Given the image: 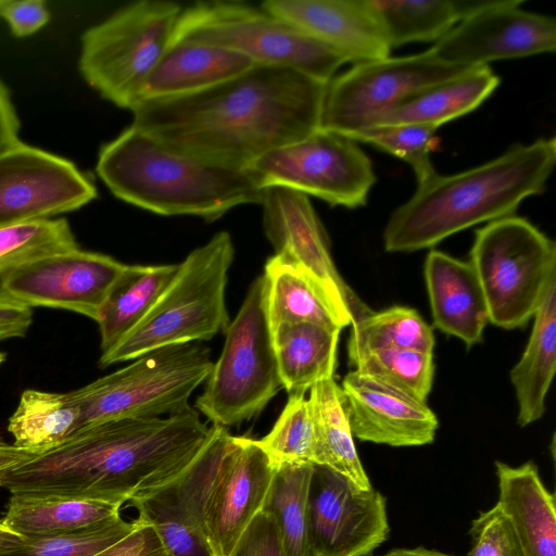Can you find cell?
<instances>
[{"instance_id":"cell-1","label":"cell","mask_w":556,"mask_h":556,"mask_svg":"<svg viewBox=\"0 0 556 556\" xmlns=\"http://www.w3.org/2000/svg\"><path fill=\"white\" fill-rule=\"evenodd\" d=\"M326 88L295 70L255 64L197 93L141 101L131 125L182 154L248 169L266 152L320 128Z\"/></svg>"},{"instance_id":"cell-2","label":"cell","mask_w":556,"mask_h":556,"mask_svg":"<svg viewBox=\"0 0 556 556\" xmlns=\"http://www.w3.org/2000/svg\"><path fill=\"white\" fill-rule=\"evenodd\" d=\"M208 434L191 406L165 417L100 422L10 471L1 486L11 494L74 495L123 506L178 476Z\"/></svg>"},{"instance_id":"cell-3","label":"cell","mask_w":556,"mask_h":556,"mask_svg":"<svg viewBox=\"0 0 556 556\" xmlns=\"http://www.w3.org/2000/svg\"><path fill=\"white\" fill-rule=\"evenodd\" d=\"M556 162V140L514 144L500 156L453 174L417 182L414 194L391 214L383 245L391 253L429 249L480 223L514 215L542 193Z\"/></svg>"},{"instance_id":"cell-4","label":"cell","mask_w":556,"mask_h":556,"mask_svg":"<svg viewBox=\"0 0 556 556\" xmlns=\"http://www.w3.org/2000/svg\"><path fill=\"white\" fill-rule=\"evenodd\" d=\"M96 170L110 191L129 204L210 222L238 205L260 204L264 190L248 169L182 154L132 125L101 148Z\"/></svg>"},{"instance_id":"cell-5","label":"cell","mask_w":556,"mask_h":556,"mask_svg":"<svg viewBox=\"0 0 556 556\" xmlns=\"http://www.w3.org/2000/svg\"><path fill=\"white\" fill-rule=\"evenodd\" d=\"M233 255L227 231L191 251L140 323L102 353L100 366L132 361L165 346L206 341L224 332L230 323L225 290Z\"/></svg>"},{"instance_id":"cell-6","label":"cell","mask_w":556,"mask_h":556,"mask_svg":"<svg viewBox=\"0 0 556 556\" xmlns=\"http://www.w3.org/2000/svg\"><path fill=\"white\" fill-rule=\"evenodd\" d=\"M180 41L231 50L256 64L292 68L326 84L348 63L291 23L238 1H201L182 9L170 43Z\"/></svg>"},{"instance_id":"cell-7","label":"cell","mask_w":556,"mask_h":556,"mask_svg":"<svg viewBox=\"0 0 556 556\" xmlns=\"http://www.w3.org/2000/svg\"><path fill=\"white\" fill-rule=\"evenodd\" d=\"M225 344L197 399V410L213 425L230 427L258 415L282 388L267 306V281L255 278Z\"/></svg>"},{"instance_id":"cell-8","label":"cell","mask_w":556,"mask_h":556,"mask_svg":"<svg viewBox=\"0 0 556 556\" xmlns=\"http://www.w3.org/2000/svg\"><path fill=\"white\" fill-rule=\"evenodd\" d=\"M212 367L210 350L197 342L146 353L71 392L79 410V430L109 420L179 413L189 407L191 394Z\"/></svg>"},{"instance_id":"cell-9","label":"cell","mask_w":556,"mask_h":556,"mask_svg":"<svg viewBox=\"0 0 556 556\" xmlns=\"http://www.w3.org/2000/svg\"><path fill=\"white\" fill-rule=\"evenodd\" d=\"M471 267L480 282L489 321L525 327L556 280V244L528 219L509 215L476 230Z\"/></svg>"},{"instance_id":"cell-10","label":"cell","mask_w":556,"mask_h":556,"mask_svg":"<svg viewBox=\"0 0 556 556\" xmlns=\"http://www.w3.org/2000/svg\"><path fill=\"white\" fill-rule=\"evenodd\" d=\"M181 10L175 2L142 0L88 28L79 56L85 80L104 99L132 111L170 43Z\"/></svg>"},{"instance_id":"cell-11","label":"cell","mask_w":556,"mask_h":556,"mask_svg":"<svg viewBox=\"0 0 556 556\" xmlns=\"http://www.w3.org/2000/svg\"><path fill=\"white\" fill-rule=\"evenodd\" d=\"M248 170L262 188L286 187L348 208L365 205L376 182L357 142L323 128L266 152Z\"/></svg>"},{"instance_id":"cell-12","label":"cell","mask_w":556,"mask_h":556,"mask_svg":"<svg viewBox=\"0 0 556 556\" xmlns=\"http://www.w3.org/2000/svg\"><path fill=\"white\" fill-rule=\"evenodd\" d=\"M475 68L446 62L431 49L354 64L327 84L320 128L350 137L396 103Z\"/></svg>"},{"instance_id":"cell-13","label":"cell","mask_w":556,"mask_h":556,"mask_svg":"<svg viewBox=\"0 0 556 556\" xmlns=\"http://www.w3.org/2000/svg\"><path fill=\"white\" fill-rule=\"evenodd\" d=\"M260 204L275 254L309 278L343 328L370 311L338 271L324 226L306 194L270 186L264 188Z\"/></svg>"},{"instance_id":"cell-14","label":"cell","mask_w":556,"mask_h":556,"mask_svg":"<svg viewBox=\"0 0 556 556\" xmlns=\"http://www.w3.org/2000/svg\"><path fill=\"white\" fill-rule=\"evenodd\" d=\"M389 531L380 492L361 489L331 468L314 465L307 504L311 556H368Z\"/></svg>"},{"instance_id":"cell-15","label":"cell","mask_w":556,"mask_h":556,"mask_svg":"<svg viewBox=\"0 0 556 556\" xmlns=\"http://www.w3.org/2000/svg\"><path fill=\"white\" fill-rule=\"evenodd\" d=\"M232 435L213 425L190 464L157 490L129 502L137 519L151 526L169 556H215L204 532L211 486Z\"/></svg>"},{"instance_id":"cell-16","label":"cell","mask_w":556,"mask_h":556,"mask_svg":"<svg viewBox=\"0 0 556 556\" xmlns=\"http://www.w3.org/2000/svg\"><path fill=\"white\" fill-rule=\"evenodd\" d=\"M97 197L71 161L18 142L0 152V227L77 210Z\"/></svg>"},{"instance_id":"cell-17","label":"cell","mask_w":556,"mask_h":556,"mask_svg":"<svg viewBox=\"0 0 556 556\" xmlns=\"http://www.w3.org/2000/svg\"><path fill=\"white\" fill-rule=\"evenodd\" d=\"M126 264L79 248L43 257L0 276V291L29 306L73 311L98 320Z\"/></svg>"},{"instance_id":"cell-18","label":"cell","mask_w":556,"mask_h":556,"mask_svg":"<svg viewBox=\"0 0 556 556\" xmlns=\"http://www.w3.org/2000/svg\"><path fill=\"white\" fill-rule=\"evenodd\" d=\"M522 1L490 0L459 21L430 49L442 60L469 67L553 52L556 22L521 9Z\"/></svg>"},{"instance_id":"cell-19","label":"cell","mask_w":556,"mask_h":556,"mask_svg":"<svg viewBox=\"0 0 556 556\" xmlns=\"http://www.w3.org/2000/svg\"><path fill=\"white\" fill-rule=\"evenodd\" d=\"M275 470L276 464L256 440L232 435L204 511V532L215 556H230L262 511Z\"/></svg>"},{"instance_id":"cell-20","label":"cell","mask_w":556,"mask_h":556,"mask_svg":"<svg viewBox=\"0 0 556 556\" xmlns=\"http://www.w3.org/2000/svg\"><path fill=\"white\" fill-rule=\"evenodd\" d=\"M353 437L390 446H420L434 441L439 427L427 402L388 388L355 370L340 386Z\"/></svg>"},{"instance_id":"cell-21","label":"cell","mask_w":556,"mask_h":556,"mask_svg":"<svg viewBox=\"0 0 556 556\" xmlns=\"http://www.w3.org/2000/svg\"><path fill=\"white\" fill-rule=\"evenodd\" d=\"M261 7L354 64L389 56L366 0H268Z\"/></svg>"},{"instance_id":"cell-22","label":"cell","mask_w":556,"mask_h":556,"mask_svg":"<svg viewBox=\"0 0 556 556\" xmlns=\"http://www.w3.org/2000/svg\"><path fill=\"white\" fill-rule=\"evenodd\" d=\"M425 280L434 327L467 348L481 343L489 312L470 263L431 250L425 261Z\"/></svg>"},{"instance_id":"cell-23","label":"cell","mask_w":556,"mask_h":556,"mask_svg":"<svg viewBox=\"0 0 556 556\" xmlns=\"http://www.w3.org/2000/svg\"><path fill=\"white\" fill-rule=\"evenodd\" d=\"M255 64L251 59L224 48L174 42L147 79L141 101L197 93L227 81Z\"/></svg>"},{"instance_id":"cell-24","label":"cell","mask_w":556,"mask_h":556,"mask_svg":"<svg viewBox=\"0 0 556 556\" xmlns=\"http://www.w3.org/2000/svg\"><path fill=\"white\" fill-rule=\"evenodd\" d=\"M501 510L510 520L527 556H556L555 497L538 467L527 462L511 467L495 462Z\"/></svg>"},{"instance_id":"cell-25","label":"cell","mask_w":556,"mask_h":556,"mask_svg":"<svg viewBox=\"0 0 556 556\" xmlns=\"http://www.w3.org/2000/svg\"><path fill=\"white\" fill-rule=\"evenodd\" d=\"M498 84V76L489 65L480 66L396 103L376 116L367 127L420 124L439 128L477 109Z\"/></svg>"},{"instance_id":"cell-26","label":"cell","mask_w":556,"mask_h":556,"mask_svg":"<svg viewBox=\"0 0 556 556\" xmlns=\"http://www.w3.org/2000/svg\"><path fill=\"white\" fill-rule=\"evenodd\" d=\"M532 318L533 326L527 346L510 370L520 427L544 415L545 399L556 370V280L548 286Z\"/></svg>"},{"instance_id":"cell-27","label":"cell","mask_w":556,"mask_h":556,"mask_svg":"<svg viewBox=\"0 0 556 556\" xmlns=\"http://www.w3.org/2000/svg\"><path fill=\"white\" fill-rule=\"evenodd\" d=\"M121 507L74 495L13 493L2 521L26 539L91 527L118 516Z\"/></svg>"},{"instance_id":"cell-28","label":"cell","mask_w":556,"mask_h":556,"mask_svg":"<svg viewBox=\"0 0 556 556\" xmlns=\"http://www.w3.org/2000/svg\"><path fill=\"white\" fill-rule=\"evenodd\" d=\"M273 340L282 388L305 394L317 382L333 378L341 330L312 323H282Z\"/></svg>"},{"instance_id":"cell-29","label":"cell","mask_w":556,"mask_h":556,"mask_svg":"<svg viewBox=\"0 0 556 556\" xmlns=\"http://www.w3.org/2000/svg\"><path fill=\"white\" fill-rule=\"evenodd\" d=\"M178 264L126 265L113 283L97 320L102 353L114 348L147 315Z\"/></svg>"},{"instance_id":"cell-30","label":"cell","mask_w":556,"mask_h":556,"mask_svg":"<svg viewBox=\"0 0 556 556\" xmlns=\"http://www.w3.org/2000/svg\"><path fill=\"white\" fill-rule=\"evenodd\" d=\"M316 438V463L349 478L361 489L371 488L361 463L343 405L341 388L329 378L308 391Z\"/></svg>"},{"instance_id":"cell-31","label":"cell","mask_w":556,"mask_h":556,"mask_svg":"<svg viewBox=\"0 0 556 556\" xmlns=\"http://www.w3.org/2000/svg\"><path fill=\"white\" fill-rule=\"evenodd\" d=\"M80 429L79 410L71 392L25 390L9 419L13 444L41 455L73 437Z\"/></svg>"},{"instance_id":"cell-32","label":"cell","mask_w":556,"mask_h":556,"mask_svg":"<svg viewBox=\"0 0 556 556\" xmlns=\"http://www.w3.org/2000/svg\"><path fill=\"white\" fill-rule=\"evenodd\" d=\"M263 275L271 328L282 323H312L343 329L326 298L299 268L274 254Z\"/></svg>"},{"instance_id":"cell-33","label":"cell","mask_w":556,"mask_h":556,"mask_svg":"<svg viewBox=\"0 0 556 556\" xmlns=\"http://www.w3.org/2000/svg\"><path fill=\"white\" fill-rule=\"evenodd\" d=\"M390 49L438 41L459 21L454 0H366Z\"/></svg>"},{"instance_id":"cell-34","label":"cell","mask_w":556,"mask_h":556,"mask_svg":"<svg viewBox=\"0 0 556 556\" xmlns=\"http://www.w3.org/2000/svg\"><path fill=\"white\" fill-rule=\"evenodd\" d=\"M313 468V464H277L262 509L275 520L288 556H311L307 542V504Z\"/></svg>"},{"instance_id":"cell-35","label":"cell","mask_w":556,"mask_h":556,"mask_svg":"<svg viewBox=\"0 0 556 556\" xmlns=\"http://www.w3.org/2000/svg\"><path fill=\"white\" fill-rule=\"evenodd\" d=\"M432 328L407 306L370 311L351 324L348 357L375 349H403L433 353Z\"/></svg>"},{"instance_id":"cell-36","label":"cell","mask_w":556,"mask_h":556,"mask_svg":"<svg viewBox=\"0 0 556 556\" xmlns=\"http://www.w3.org/2000/svg\"><path fill=\"white\" fill-rule=\"evenodd\" d=\"M348 358L352 370L427 402L434 378L433 353L389 348L364 351Z\"/></svg>"},{"instance_id":"cell-37","label":"cell","mask_w":556,"mask_h":556,"mask_svg":"<svg viewBox=\"0 0 556 556\" xmlns=\"http://www.w3.org/2000/svg\"><path fill=\"white\" fill-rule=\"evenodd\" d=\"M78 244L64 218H34L0 227V276Z\"/></svg>"},{"instance_id":"cell-38","label":"cell","mask_w":556,"mask_h":556,"mask_svg":"<svg viewBox=\"0 0 556 556\" xmlns=\"http://www.w3.org/2000/svg\"><path fill=\"white\" fill-rule=\"evenodd\" d=\"M138 523L118 515L77 531L26 538L22 544L0 551V556H93L130 534Z\"/></svg>"},{"instance_id":"cell-39","label":"cell","mask_w":556,"mask_h":556,"mask_svg":"<svg viewBox=\"0 0 556 556\" xmlns=\"http://www.w3.org/2000/svg\"><path fill=\"white\" fill-rule=\"evenodd\" d=\"M269 458L280 463H316V438L305 394H290L271 430L256 440Z\"/></svg>"},{"instance_id":"cell-40","label":"cell","mask_w":556,"mask_h":556,"mask_svg":"<svg viewBox=\"0 0 556 556\" xmlns=\"http://www.w3.org/2000/svg\"><path fill=\"white\" fill-rule=\"evenodd\" d=\"M437 129L420 124L377 125L363 128L349 138L375 146L405 161L412 166L417 182H421L437 173L430 160Z\"/></svg>"},{"instance_id":"cell-41","label":"cell","mask_w":556,"mask_h":556,"mask_svg":"<svg viewBox=\"0 0 556 556\" xmlns=\"http://www.w3.org/2000/svg\"><path fill=\"white\" fill-rule=\"evenodd\" d=\"M469 534L471 548L467 556H527L510 520L497 504L472 520Z\"/></svg>"},{"instance_id":"cell-42","label":"cell","mask_w":556,"mask_h":556,"mask_svg":"<svg viewBox=\"0 0 556 556\" xmlns=\"http://www.w3.org/2000/svg\"><path fill=\"white\" fill-rule=\"evenodd\" d=\"M230 556H288L273 517L260 511L240 536Z\"/></svg>"},{"instance_id":"cell-43","label":"cell","mask_w":556,"mask_h":556,"mask_svg":"<svg viewBox=\"0 0 556 556\" xmlns=\"http://www.w3.org/2000/svg\"><path fill=\"white\" fill-rule=\"evenodd\" d=\"M0 17L14 36L26 37L42 28L50 13L42 0H0Z\"/></svg>"},{"instance_id":"cell-44","label":"cell","mask_w":556,"mask_h":556,"mask_svg":"<svg viewBox=\"0 0 556 556\" xmlns=\"http://www.w3.org/2000/svg\"><path fill=\"white\" fill-rule=\"evenodd\" d=\"M138 522L130 534L93 556H169L155 530L140 520Z\"/></svg>"},{"instance_id":"cell-45","label":"cell","mask_w":556,"mask_h":556,"mask_svg":"<svg viewBox=\"0 0 556 556\" xmlns=\"http://www.w3.org/2000/svg\"><path fill=\"white\" fill-rule=\"evenodd\" d=\"M31 320V307L0 291V341L24 337Z\"/></svg>"},{"instance_id":"cell-46","label":"cell","mask_w":556,"mask_h":556,"mask_svg":"<svg viewBox=\"0 0 556 556\" xmlns=\"http://www.w3.org/2000/svg\"><path fill=\"white\" fill-rule=\"evenodd\" d=\"M20 122L5 86L0 81V152L15 146Z\"/></svg>"},{"instance_id":"cell-47","label":"cell","mask_w":556,"mask_h":556,"mask_svg":"<svg viewBox=\"0 0 556 556\" xmlns=\"http://www.w3.org/2000/svg\"><path fill=\"white\" fill-rule=\"evenodd\" d=\"M37 456L39 455L21 450L0 439V479Z\"/></svg>"},{"instance_id":"cell-48","label":"cell","mask_w":556,"mask_h":556,"mask_svg":"<svg viewBox=\"0 0 556 556\" xmlns=\"http://www.w3.org/2000/svg\"><path fill=\"white\" fill-rule=\"evenodd\" d=\"M378 556H454L419 546L414 548H395Z\"/></svg>"},{"instance_id":"cell-49","label":"cell","mask_w":556,"mask_h":556,"mask_svg":"<svg viewBox=\"0 0 556 556\" xmlns=\"http://www.w3.org/2000/svg\"><path fill=\"white\" fill-rule=\"evenodd\" d=\"M24 538L9 529L0 520V551L17 546L24 542Z\"/></svg>"},{"instance_id":"cell-50","label":"cell","mask_w":556,"mask_h":556,"mask_svg":"<svg viewBox=\"0 0 556 556\" xmlns=\"http://www.w3.org/2000/svg\"><path fill=\"white\" fill-rule=\"evenodd\" d=\"M4 359H5V354L0 351V365L4 362Z\"/></svg>"},{"instance_id":"cell-51","label":"cell","mask_w":556,"mask_h":556,"mask_svg":"<svg viewBox=\"0 0 556 556\" xmlns=\"http://www.w3.org/2000/svg\"><path fill=\"white\" fill-rule=\"evenodd\" d=\"M1 484H2V479H0V486H1Z\"/></svg>"}]
</instances>
